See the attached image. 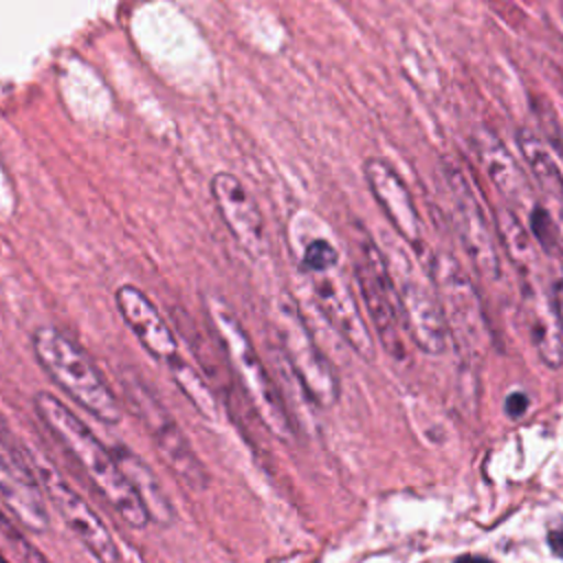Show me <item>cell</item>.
I'll list each match as a JSON object with an SVG mask.
<instances>
[{"mask_svg":"<svg viewBox=\"0 0 563 563\" xmlns=\"http://www.w3.org/2000/svg\"><path fill=\"white\" fill-rule=\"evenodd\" d=\"M33 407L42 424L84 471L86 479L92 484L99 497L121 517V521L134 530H143L152 521L150 512L125 477L121 464L114 457V451L108 449L92 433V429L53 394L37 391Z\"/></svg>","mask_w":563,"mask_h":563,"instance_id":"cell-1","label":"cell"},{"mask_svg":"<svg viewBox=\"0 0 563 563\" xmlns=\"http://www.w3.org/2000/svg\"><path fill=\"white\" fill-rule=\"evenodd\" d=\"M33 354L40 367L92 418L117 424L123 416L121 405L103 380L90 356L62 330L40 325L31 334Z\"/></svg>","mask_w":563,"mask_h":563,"instance_id":"cell-2","label":"cell"},{"mask_svg":"<svg viewBox=\"0 0 563 563\" xmlns=\"http://www.w3.org/2000/svg\"><path fill=\"white\" fill-rule=\"evenodd\" d=\"M211 323L218 332V339L224 347V354L240 380V387L249 402L253 405L260 422L268 433H273L277 440L288 442L295 438L292 422L288 418V411L284 407V398L273 383V378L266 372V365L262 363L260 354L255 352L246 330L235 319V314L216 299H207Z\"/></svg>","mask_w":563,"mask_h":563,"instance_id":"cell-3","label":"cell"},{"mask_svg":"<svg viewBox=\"0 0 563 563\" xmlns=\"http://www.w3.org/2000/svg\"><path fill=\"white\" fill-rule=\"evenodd\" d=\"M427 275L435 286L455 345L464 356L479 358L486 350V319L471 277L451 253H435Z\"/></svg>","mask_w":563,"mask_h":563,"instance_id":"cell-4","label":"cell"},{"mask_svg":"<svg viewBox=\"0 0 563 563\" xmlns=\"http://www.w3.org/2000/svg\"><path fill=\"white\" fill-rule=\"evenodd\" d=\"M125 396L132 405L134 416L141 420L143 429L150 433L156 453L172 475L187 488L200 493L209 486V473L194 451L189 438L176 422V418L165 409V405L147 391L143 385H128Z\"/></svg>","mask_w":563,"mask_h":563,"instance_id":"cell-5","label":"cell"},{"mask_svg":"<svg viewBox=\"0 0 563 563\" xmlns=\"http://www.w3.org/2000/svg\"><path fill=\"white\" fill-rule=\"evenodd\" d=\"M354 279L383 347L391 358L402 361L407 347L402 341V317L394 277L387 257L372 240L358 244V255L354 260Z\"/></svg>","mask_w":563,"mask_h":563,"instance_id":"cell-6","label":"cell"},{"mask_svg":"<svg viewBox=\"0 0 563 563\" xmlns=\"http://www.w3.org/2000/svg\"><path fill=\"white\" fill-rule=\"evenodd\" d=\"M29 464L40 482L44 497L59 512L66 528L88 550V554L99 563H117L119 561L117 541L110 534L103 519L92 510V506L46 460L29 457Z\"/></svg>","mask_w":563,"mask_h":563,"instance_id":"cell-7","label":"cell"},{"mask_svg":"<svg viewBox=\"0 0 563 563\" xmlns=\"http://www.w3.org/2000/svg\"><path fill=\"white\" fill-rule=\"evenodd\" d=\"M387 264L398 292L405 332L424 354H442L446 347L449 330L433 282L418 277L413 264L407 257H396L394 262L387 260Z\"/></svg>","mask_w":563,"mask_h":563,"instance_id":"cell-8","label":"cell"},{"mask_svg":"<svg viewBox=\"0 0 563 563\" xmlns=\"http://www.w3.org/2000/svg\"><path fill=\"white\" fill-rule=\"evenodd\" d=\"M277 330L290 372L295 374L306 396L317 407H332L341 394L336 372L314 343L310 330L292 303H284L279 308Z\"/></svg>","mask_w":563,"mask_h":563,"instance_id":"cell-9","label":"cell"},{"mask_svg":"<svg viewBox=\"0 0 563 563\" xmlns=\"http://www.w3.org/2000/svg\"><path fill=\"white\" fill-rule=\"evenodd\" d=\"M446 183L453 200V218L457 238L473 262L475 271L486 279H497L501 273V260L497 251L495 222L488 220L468 176L455 167H446Z\"/></svg>","mask_w":563,"mask_h":563,"instance_id":"cell-10","label":"cell"},{"mask_svg":"<svg viewBox=\"0 0 563 563\" xmlns=\"http://www.w3.org/2000/svg\"><path fill=\"white\" fill-rule=\"evenodd\" d=\"M0 508L29 532H46L51 526L44 493L29 460L7 444H0Z\"/></svg>","mask_w":563,"mask_h":563,"instance_id":"cell-11","label":"cell"},{"mask_svg":"<svg viewBox=\"0 0 563 563\" xmlns=\"http://www.w3.org/2000/svg\"><path fill=\"white\" fill-rule=\"evenodd\" d=\"M363 176L369 194L398 238H402L413 251H420L424 246L420 213L400 174L385 158L372 156L363 163Z\"/></svg>","mask_w":563,"mask_h":563,"instance_id":"cell-12","label":"cell"},{"mask_svg":"<svg viewBox=\"0 0 563 563\" xmlns=\"http://www.w3.org/2000/svg\"><path fill=\"white\" fill-rule=\"evenodd\" d=\"M314 277V295L330 325L363 361H374V339L350 286L341 277H336L334 271Z\"/></svg>","mask_w":563,"mask_h":563,"instance_id":"cell-13","label":"cell"},{"mask_svg":"<svg viewBox=\"0 0 563 563\" xmlns=\"http://www.w3.org/2000/svg\"><path fill=\"white\" fill-rule=\"evenodd\" d=\"M114 303L119 308L121 319L132 330V334L139 339V343L145 347L147 354H152L156 361L172 365L178 361V343L167 325V321L161 317L158 308L145 297V292L132 284H121L114 290Z\"/></svg>","mask_w":563,"mask_h":563,"instance_id":"cell-14","label":"cell"},{"mask_svg":"<svg viewBox=\"0 0 563 563\" xmlns=\"http://www.w3.org/2000/svg\"><path fill=\"white\" fill-rule=\"evenodd\" d=\"M211 196L227 229L242 244V249H246L251 255H262L266 249L264 218L242 183L229 172H218L211 178Z\"/></svg>","mask_w":563,"mask_h":563,"instance_id":"cell-15","label":"cell"},{"mask_svg":"<svg viewBox=\"0 0 563 563\" xmlns=\"http://www.w3.org/2000/svg\"><path fill=\"white\" fill-rule=\"evenodd\" d=\"M473 143L484 172L488 174L497 191L504 196V200L515 207L528 205L526 202L530 200L528 178L521 172L515 156L510 154V150L504 145V141L495 132L482 130L475 134Z\"/></svg>","mask_w":563,"mask_h":563,"instance_id":"cell-16","label":"cell"},{"mask_svg":"<svg viewBox=\"0 0 563 563\" xmlns=\"http://www.w3.org/2000/svg\"><path fill=\"white\" fill-rule=\"evenodd\" d=\"M528 336L543 365L559 369L563 365V330L559 325L552 299L537 292H526Z\"/></svg>","mask_w":563,"mask_h":563,"instance_id":"cell-17","label":"cell"},{"mask_svg":"<svg viewBox=\"0 0 563 563\" xmlns=\"http://www.w3.org/2000/svg\"><path fill=\"white\" fill-rule=\"evenodd\" d=\"M112 451H114V457L121 464L125 477L130 479V484L139 493L143 506L147 508L150 519L158 526H169L174 521V506H172L169 497L165 495L156 475L150 471V466L139 455L130 453L123 446H117Z\"/></svg>","mask_w":563,"mask_h":563,"instance_id":"cell-18","label":"cell"},{"mask_svg":"<svg viewBox=\"0 0 563 563\" xmlns=\"http://www.w3.org/2000/svg\"><path fill=\"white\" fill-rule=\"evenodd\" d=\"M517 147L532 174V178L545 189V194L554 198H563V174L545 147V143L530 130H519L517 132Z\"/></svg>","mask_w":563,"mask_h":563,"instance_id":"cell-19","label":"cell"},{"mask_svg":"<svg viewBox=\"0 0 563 563\" xmlns=\"http://www.w3.org/2000/svg\"><path fill=\"white\" fill-rule=\"evenodd\" d=\"M495 231H497V240L506 249L510 262L521 271V275H528L537 264L534 244L530 240V231H526V227L519 222L517 213L512 209L499 207L495 211Z\"/></svg>","mask_w":563,"mask_h":563,"instance_id":"cell-20","label":"cell"},{"mask_svg":"<svg viewBox=\"0 0 563 563\" xmlns=\"http://www.w3.org/2000/svg\"><path fill=\"white\" fill-rule=\"evenodd\" d=\"M172 369V376L176 380V385L180 387V391L194 402V407L209 416V418H216V400H213V394L209 391L207 383L196 374V369H191L185 361H174L169 365Z\"/></svg>","mask_w":563,"mask_h":563,"instance_id":"cell-21","label":"cell"},{"mask_svg":"<svg viewBox=\"0 0 563 563\" xmlns=\"http://www.w3.org/2000/svg\"><path fill=\"white\" fill-rule=\"evenodd\" d=\"M528 231L534 242L545 251V255L563 257V238L556 220L550 216L545 207L532 205L528 211Z\"/></svg>","mask_w":563,"mask_h":563,"instance_id":"cell-22","label":"cell"},{"mask_svg":"<svg viewBox=\"0 0 563 563\" xmlns=\"http://www.w3.org/2000/svg\"><path fill=\"white\" fill-rule=\"evenodd\" d=\"M2 550H9L20 563H51L37 548L26 541L20 528H15L7 512L0 508V563H7Z\"/></svg>","mask_w":563,"mask_h":563,"instance_id":"cell-23","label":"cell"},{"mask_svg":"<svg viewBox=\"0 0 563 563\" xmlns=\"http://www.w3.org/2000/svg\"><path fill=\"white\" fill-rule=\"evenodd\" d=\"M339 264V253L336 249L323 240V238H317L312 240L306 251H303V268L312 275H321V273H328V271H334Z\"/></svg>","mask_w":563,"mask_h":563,"instance_id":"cell-24","label":"cell"},{"mask_svg":"<svg viewBox=\"0 0 563 563\" xmlns=\"http://www.w3.org/2000/svg\"><path fill=\"white\" fill-rule=\"evenodd\" d=\"M528 409V396L523 391H512L506 396V413L510 418H519Z\"/></svg>","mask_w":563,"mask_h":563,"instance_id":"cell-25","label":"cell"},{"mask_svg":"<svg viewBox=\"0 0 563 563\" xmlns=\"http://www.w3.org/2000/svg\"><path fill=\"white\" fill-rule=\"evenodd\" d=\"M552 306H554V312H556V319H559V325L563 330V279H556L554 286H552Z\"/></svg>","mask_w":563,"mask_h":563,"instance_id":"cell-26","label":"cell"},{"mask_svg":"<svg viewBox=\"0 0 563 563\" xmlns=\"http://www.w3.org/2000/svg\"><path fill=\"white\" fill-rule=\"evenodd\" d=\"M548 543H550V550H552L556 556L563 559V523L550 528V532H548Z\"/></svg>","mask_w":563,"mask_h":563,"instance_id":"cell-27","label":"cell"},{"mask_svg":"<svg viewBox=\"0 0 563 563\" xmlns=\"http://www.w3.org/2000/svg\"><path fill=\"white\" fill-rule=\"evenodd\" d=\"M455 563H493V561H488V559H484V556H473V554H464V556L455 559Z\"/></svg>","mask_w":563,"mask_h":563,"instance_id":"cell-28","label":"cell"}]
</instances>
